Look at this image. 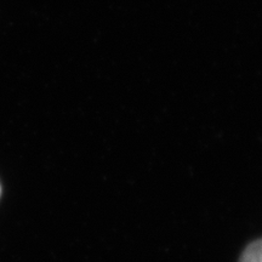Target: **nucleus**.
Returning a JSON list of instances; mask_svg holds the SVG:
<instances>
[{
    "label": "nucleus",
    "instance_id": "nucleus-1",
    "mask_svg": "<svg viewBox=\"0 0 262 262\" xmlns=\"http://www.w3.org/2000/svg\"><path fill=\"white\" fill-rule=\"evenodd\" d=\"M238 262H262V237L247 244Z\"/></svg>",
    "mask_w": 262,
    "mask_h": 262
},
{
    "label": "nucleus",
    "instance_id": "nucleus-2",
    "mask_svg": "<svg viewBox=\"0 0 262 262\" xmlns=\"http://www.w3.org/2000/svg\"><path fill=\"white\" fill-rule=\"evenodd\" d=\"M0 192H2V188H0Z\"/></svg>",
    "mask_w": 262,
    "mask_h": 262
}]
</instances>
